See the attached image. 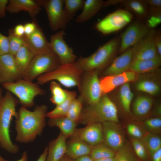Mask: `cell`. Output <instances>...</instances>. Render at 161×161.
Wrapping results in <instances>:
<instances>
[{"mask_svg":"<svg viewBox=\"0 0 161 161\" xmlns=\"http://www.w3.org/2000/svg\"><path fill=\"white\" fill-rule=\"evenodd\" d=\"M147 5L148 4L150 7L161 8V0H143Z\"/></svg>","mask_w":161,"mask_h":161,"instance_id":"cell-48","label":"cell"},{"mask_svg":"<svg viewBox=\"0 0 161 161\" xmlns=\"http://www.w3.org/2000/svg\"><path fill=\"white\" fill-rule=\"evenodd\" d=\"M140 161H142V160H140Z\"/></svg>","mask_w":161,"mask_h":161,"instance_id":"cell-57","label":"cell"},{"mask_svg":"<svg viewBox=\"0 0 161 161\" xmlns=\"http://www.w3.org/2000/svg\"><path fill=\"white\" fill-rule=\"evenodd\" d=\"M65 34L64 30H60L51 36L49 41L51 50L58 56L61 64L75 62L77 58L72 49L64 40Z\"/></svg>","mask_w":161,"mask_h":161,"instance_id":"cell-12","label":"cell"},{"mask_svg":"<svg viewBox=\"0 0 161 161\" xmlns=\"http://www.w3.org/2000/svg\"><path fill=\"white\" fill-rule=\"evenodd\" d=\"M0 161H8L7 160L4 159L0 155Z\"/></svg>","mask_w":161,"mask_h":161,"instance_id":"cell-56","label":"cell"},{"mask_svg":"<svg viewBox=\"0 0 161 161\" xmlns=\"http://www.w3.org/2000/svg\"><path fill=\"white\" fill-rule=\"evenodd\" d=\"M37 24L35 21L27 22L24 25L25 35L29 36L35 30Z\"/></svg>","mask_w":161,"mask_h":161,"instance_id":"cell-44","label":"cell"},{"mask_svg":"<svg viewBox=\"0 0 161 161\" xmlns=\"http://www.w3.org/2000/svg\"><path fill=\"white\" fill-rule=\"evenodd\" d=\"M132 59V49L131 47L113 60L103 71V76L118 74L128 71Z\"/></svg>","mask_w":161,"mask_h":161,"instance_id":"cell-19","label":"cell"},{"mask_svg":"<svg viewBox=\"0 0 161 161\" xmlns=\"http://www.w3.org/2000/svg\"><path fill=\"white\" fill-rule=\"evenodd\" d=\"M66 140L60 132L56 139L49 142L46 161H60L66 153Z\"/></svg>","mask_w":161,"mask_h":161,"instance_id":"cell-22","label":"cell"},{"mask_svg":"<svg viewBox=\"0 0 161 161\" xmlns=\"http://www.w3.org/2000/svg\"><path fill=\"white\" fill-rule=\"evenodd\" d=\"M133 97L129 83L121 85L120 89L119 97L122 107L126 112H130L131 103Z\"/></svg>","mask_w":161,"mask_h":161,"instance_id":"cell-33","label":"cell"},{"mask_svg":"<svg viewBox=\"0 0 161 161\" xmlns=\"http://www.w3.org/2000/svg\"><path fill=\"white\" fill-rule=\"evenodd\" d=\"M3 97L2 96V92L1 88L0 87V103L3 98Z\"/></svg>","mask_w":161,"mask_h":161,"instance_id":"cell-55","label":"cell"},{"mask_svg":"<svg viewBox=\"0 0 161 161\" xmlns=\"http://www.w3.org/2000/svg\"><path fill=\"white\" fill-rule=\"evenodd\" d=\"M151 157L152 161H161V148L155 151Z\"/></svg>","mask_w":161,"mask_h":161,"instance_id":"cell-49","label":"cell"},{"mask_svg":"<svg viewBox=\"0 0 161 161\" xmlns=\"http://www.w3.org/2000/svg\"><path fill=\"white\" fill-rule=\"evenodd\" d=\"M131 143L133 150L138 158L141 160L148 161V153L142 140L132 137Z\"/></svg>","mask_w":161,"mask_h":161,"instance_id":"cell-40","label":"cell"},{"mask_svg":"<svg viewBox=\"0 0 161 161\" xmlns=\"http://www.w3.org/2000/svg\"><path fill=\"white\" fill-rule=\"evenodd\" d=\"M132 14L129 10L119 9L111 13L98 22L96 25L97 30L104 35L118 31L132 21Z\"/></svg>","mask_w":161,"mask_h":161,"instance_id":"cell-10","label":"cell"},{"mask_svg":"<svg viewBox=\"0 0 161 161\" xmlns=\"http://www.w3.org/2000/svg\"><path fill=\"white\" fill-rule=\"evenodd\" d=\"M23 37H20L15 35L13 33V29L8 30L7 37L9 42V53L14 55L21 47L25 45Z\"/></svg>","mask_w":161,"mask_h":161,"instance_id":"cell-38","label":"cell"},{"mask_svg":"<svg viewBox=\"0 0 161 161\" xmlns=\"http://www.w3.org/2000/svg\"><path fill=\"white\" fill-rule=\"evenodd\" d=\"M141 140L150 156L161 148V138L158 134L148 132L144 134Z\"/></svg>","mask_w":161,"mask_h":161,"instance_id":"cell-31","label":"cell"},{"mask_svg":"<svg viewBox=\"0 0 161 161\" xmlns=\"http://www.w3.org/2000/svg\"><path fill=\"white\" fill-rule=\"evenodd\" d=\"M152 99L149 96H140L135 100L133 106V111L137 116H141L147 114L153 105Z\"/></svg>","mask_w":161,"mask_h":161,"instance_id":"cell-29","label":"cell"},{"mask_svg":"<svg viewBox=\"0 0 161 161\" xmlns=\"http://www.w3.org/2000/svg\"><path fill=\"white\" fill-rule=\"evenodd\" d=\"M8 2V0H0V18L4 16Z\"/></svg>","mask_w":161,"mask_h":161,"instance_id":"cell-47","label":"cell"},{"mask_svg":"<svg viewBox=\"0 0 161 161\" xmlns=\"http://www.w3.org/2000/svg\"><path fill=\"white\" fill-rule=\"evenodd\" d=\"M116 152L104 142L92 146L89 155L94 160L114 157Z\"/></svg>","mask_w":161,"mask_h":161,"instance_id":"cell-30","label":"cell"},{"mask_svg":"<svg viewBox=\"0 0 161 161\" xmlns=\"http://www.w3.org/2000/svg\"><path fill=\"white\" fill-rule=\"evenodd\" d=\"M66 155L74 160L82 156L89 155L92 146L73 135L66 142Z\"/></svg>","mask_w":161,"mask_h":161,"instance_id":"cell-21","label":"cell"},{"mask_svg":"<svg viewBox=\"0 0 161 161\" xmlns=\"http://www.w3.org/2000/svg\"><path fill=\"white\" fill-rule=\"evenodd\" d=\"M76 96L75 91L67 90V96L66 100L61 104L56 106L52 110L47 112L46 117L51 118L66 116L70 104L76 98Z\"/></svg>","mask_w":161,"mask_h":161,"instance_id":"cell-28","label":"cell"},{"mask_svg":"<svg viewBox=\"0 0 161 161\" xmlns=\"http://www.w3.org/2000/svg\"><path fill=\"white\" fill-rule=\"evenodd\" d=\"M146 18L145 25L148 28L154 30L161 23V8L150 7Z\"/></svg>","mask_w":161,"mask_h":161,"instance_id":"cell-36","label":"cell"},{"mask_svg":"<svg viewBox=\"0 0 161 161\" xmlns=\"http://www.w3.org/2000/svg\"><path fill=\"white\" fill-rule=\"evenodd\" d=\"M23 37L25 45L35 55L45 54L52 51L49 41L38 24L33 33L28 36L24 35Z\"/></svg>","mask_w":161,"mask_h":161,"instance_id":"cell-15","label":"cell"},{"mask_svg":"<svg viewBox=\"0 0 161 161\" xmlns=\"http://www.w3.org/2000/svg\"><path fill=\"white\" fill-rule=\"evenodd\" d=\"M9 42L7 36L0 32V56L9 53Z\"/></svg>","mask_w":161,"mask_h":161,"instance_id":"cell-43","label":"cell"},{"mask_svg":"<svg viewBox=\"0 0 161 161\" xmlns=\"http://www.w3.org/2000/svg\"><path fill=\"white\" fill-rule=\"evenodd\" d=\"M94 161H116L114 157H108L103 158Z\"/></svg>","mask_w":161,"mask_h":161,"instance_id":"cell-53","label":"cell"},{"mask_svg":"<svg viewBox=\"0 0 161 161\" xmlns=\"http://www.w3.org/2000/svg\"><path fill=\"white\" fill-rule=\"evenodd\" d=\"M98 73L97 71L83 73L78 90L79 96L86 106L95 104L103 95L100 88Z\"/></svg>","mask_w":161,"mask_h":161,"instance_id":"cell-8","label":"cell"},{"mask_svg":"<svg viewBox=\"0 0 161 161\" xmlns=\"http://www.w3.org/2000/svg\"><path fill=\"white\" fill-rule=\"evenodd\" d=\"M28 155L27 151H25L22 153L20 159L16 161H27Z\"/></svg>","mask_w":161,"mask_h":161,"instance_id":"cell-52","label":"cell"},{"mask_svg":"<svg viewBox=\"0 0 161 161\" xmlns=\"http://www.w3.org/2000/svg\"><path fill=\"white\" fill-rule=\"evenodd\" d=\"M136 88L139 91L152 95L158 94L160 90V87L157 83L148 80L139 81L136 84Z\"/></svg>","mask_w":161,"mask_h":161,"instance_id":"cell-37","label":"cell"},{"mask_svg":"<svg viewBox=\"0 0 161 161\" xmlns=\"http://www.w3.org/2000/svg\"><path fill=\"white\" fill-rule=\"evenodd\" d=\"M84 0H64V9L70 20L75 16L76 12L82 9Z\"/></svg>","mask_w":161,"mask_h":161,"instance_id":"cell-39","label":"cell"},{"mask_svg":"<svg viewBox=\"0 0 161 161\" xmlns=\"http://www.w3.org/2000/svg\"><path fill=\"white\" fill-rule=\"evenodd\" d=\"M117 108L106 95L95 104L83 108L78 123L84 125L105 122H119Z\"/></svg>","mask_w":161,"mask_h":161,"instance_id":"cell-4","label":"cell"},{"mask_svg":"<svg viewBox=\"0 0 161 161\" xmlns=\"http://www.w3.org/2000/svg\"><path fill=\"white\" fill-rule=\"evenodd\" d=\"M48 152V147L47 146L36 161H46Z\"/></svg>","mask_w":161,"mask_h":161,"instance_id":"cell-50","label":"cell"},{"mask_svg":"<svg viewBox=\"0 0 161 161\" xmlns=\"http://www.w3.org/2000/svg\"><path fill=\"white\" fill-rule=\"evenodd\" d=\"M83 104L79 96L75 98L70 104L66 116L78 123L83 109Z\"/></svg>","mask_w":161,"mask_h":161,"instance_id":"cell-34","label":"cell"},{"mask_svg":"<svg viewBox=\"0 0 161 161\" xmlns=\"http://www.w3.org/2000/svg\"><path fill=\"white\" fill-rule=\"evenodd\" d=\"M117 123L112 122L102 123L103 142L115 152L125 144L123 134Z\"/></svg>","mask_w":161,"mask_h":161,"instance_id":"cell-14","label":"cell"},{"mask_svg":"<svg viewBox=\"0 0 161 161\" xmlns=\"http://www.w3.org/2000/svg\"><path fill=\"white\" fill-rule=\"evenodd\" d=\"M103 4L101 0H85L82 11L76 18V22L81 23L89 20L103 7Z\"/></svg>","mask_w":161,"mask_h":161,"instance_id":"cell-25","label":"cell"},{"mask_svg":"<svg viewBox=\"0 0 161 161\" xmlns=\"http://www.w3.org/2000/svg\"><path fill=\"white\" fill-rule=\"evenodd\" d=\"M127 130L129 134L134 138L141 139L144 135L140 128L134 124H129Z\"/></svg>","mask_w":161,"mask_h":161,"instance_id":"cell-42","label":"cell"},{"mask_svg":"<svg viewBox=\"0 0 161 161\" xmlns=\"http://www.w3.org/2000/svg\"><path fill=\"white\" fill-rule=\"evenodd\" d=\"M37 1L46 12L51 30H64L71 20L64 9V0Z\"/></svg>","mask_w":161,"mask_h":161,"instance_id":"cell-9","label":"cell"},{"mask_svg":"<svg viewBox=\"0 0 161 161\" xmlns=\"http://www.w3.org/2000/svg\"><path fill=\"white\" fill-rule=\"evenodd\" d=\"M50 89L51 96L50 101L56 106L63 103L67 96V90L63 89L60 84L55 81H51Z\"/></svg>","mask_w":161,"mask_h":161,"instance_id":"cell-32","label":"cell"},{"mask_svg":"<svg viewBox=\"0 0 161 161\" xmlns=\"http://www.w3.org/2000/svg\"><path fill=\"white\" fill-rule=\"evenodd\" d=\"M73 135L92 146L103 142L102 123H92L86 125L83 128L76 129Z\"/></svg>","mask_w":161,"mask_h":161,"instance_id":"cell-16","label":"cell"},{"mask_svg":"<svg viewBox=\"0 0 161 161\" xmlns=\"http://www.w3.org/2000/svg\"><path fill=\"white\" fill-rule=\"evenodd\" d=\"M48 123L50 126L58 127L66 139L73 135L78 123L66 116L49 118Z\"/></svg>","mask_w":161,"mask_h":161,"instance_id":"cell-23","label":"cell"},{"mask_svg":"<svg viewBox=\"0 0 161 161\" xmlns=\"http://www.w3.org/2000/svg\"><path fill=\"white\" fill-rule=\"evenodd\" d=\"M149 30L145 24L140 22L131 24L122 35L119 53L121 54L137 44L147 35Z\"/></svg>","mask_w":161,"mask_h":161,"instance_id":"cell-11","label":"cell"},{"mask_svg":"<svg viewBox=\"0 0 161 161\" xmlns=\"http://www.w3.org/2000/svg\"><path fill=\"white\" fill-rule=\"evenodd\" d=\"M35 55L25 45L21 47L14 55L16 68L22 78Z\"/></svg>","mask_w":161,"mask_h":161,"instance_id":"cell-24","label":"cell"},{"mask_svg":"<svg viewBox=\"0 0 161 161\" xmlns=\"http://www.w3.org/2000/svg\"><path fill=\"white\" fill-rule=\"evenodd\" d=\"M156 30H150L147 35L133 46L132 60L152 59L160 57L154 42Z\"/></svg>","mask_w":161,"mask_h":161,"instance_id":"cell-13","label":"cell"},{"mask_svg":"<svg viewBox=\"0 0 161 161\" xmlns=\"http://www.w3.org/2000/svg\"><path fill=\"white\" fill-rule=\"evenodd\" d=\"M114 157L116 161H140L132 148L126 143L116 152Z\"/></svg>","mask_w":161,"mask_h":161,"instance_id":"cell-35","label":"cell"},{"mask_svg":"<svg viewBox=\"0 0 161 161\" xmlns=\"http://www.w3.org/2000/svg\"><path fill=\"white\" fill-rule=\"evenodd\" d=\"M120 38H113L100 47L92 54L80 57L76 61L83 72L104 70L112 62L118 51Z\"/></svg>","mask_w":161,"mask_h":161,"instance_id":"cell-2","label":"cell"},{"mask_svg":"<svg viewBox=\"0 0 161 161\" xmlns=\"http://www.w3.org/2000/svg\"><path fill=\"white\" fill-rule=\"evenodd\" d=\"M18 102L12 94L7 91L0 103V145L12 154H16L19 150L18 146L11 141L10 134L11 120L17 115L16 108Z\"/></svg>","mask_w":161,"mask_h":161,"instance_id":"cell-3","label":"cell"},{"mask_svg":"<svg viewBox=\"0 0 161 161\" xmlns=\"http://www.w3.org/2000/svg\"><path fill=\"white\" fill-rule=\"evenodd\" d=\"M76 161H94L89 155H84L76 160Z\"/></svg>","mask_w":161,"mask_h":161,"instance_id":"cell-51","label":"cell"},{"mask_svg":"<svg viewBox=\"0 0 161 161\" xmlns=\"http://www.w3.org/2000/svg\"><path fill=\"white\" fill-rule=\"evenodd\" d=\"M21 78L16 68L14 55L8 53L0 56V83L14 82Z\"/></svg>","mask_w":161,"mask_h":161,"instance_id":"cell-17","label":"cell"},{"mask_svg":"<svg viewBox=\"0 0 161 161\" xmlns=\"http://www.w3.org/2000/svg\"><path fill=\"white\" fill-rule=\"evenodd\" d=\"M47 112L44 104L37 106L33 111L21 106L16 118V141L24 143L32 142L41 134L46 125Z\"/></svg>","mask_w":161,"mask_h":161,"instance_id":"cell-1","label":"cell"},{"mask_svg":"<svg viewBox=\"0 0 161 161\" xmlns=\"http://www.w3.org/2000/svg\"><path fill=\"white\" fill-rule=\"evenodd\" d=\"M154 42L158 55L161 58V32L160 30L156 31Z\"/></svg>","mask_w":161,"mask_h":161,"instance_id":"cell-45","label":"cell"},{"mask_svg":"<svg viewBox=\"0 0 161 161\" xmlns=\"http://www.w3.org/2000/svg\"><path fill=\"white\" fill-rule=\"evenodd\" d=\"M161 58L144 60H132L129 70L135 73H144L153 72L160 66Z\"/></svg>","mask_w":161,"mask_h":161,"instance_id":"cell-26","label":"cell"},{"mask_svg":"<svg viewBox=\"0 0 161 161\" xmlns=\"http://www.w3.org/2000/svg\"><path fill=\"white\" fill-rule=\"evenodd\" d=\"M14 34L16 36L22 37L25 35L24 25L21 24L17 25L13 29Z\"/></svg>","mask_w":161,"mask_h":161,"instance_id":"cell-46","label":"cell"},{"mask_svg":"<svg viewBox=\"0 0 161 161\" xmlns=\"http://www.w3.org/2000/svg\"><path fill=\"white\" fill-rule=\"evenodd\" d=\"M41 6L37 0H9L6 11L10 13H16L24 10L32 18L40 11Z\"/></svg>","mask_w":161,"mask_h":161,"instance_id":"cell-20","label":"cell"},{"mask_svg":"<svg viewBox=\"0 0 161 161\" xmlns=\"http://www.w3.org/2000/svg\"><path fill=\"white\" fill-rule=\"evenodd\" d=\"M137 75L131 71L113 75L103 76L100 80V86L103 95L111 92L117 87L135 80Z\"/></svg>","mask_w":161,"mask_h":161,"instance_id":"cell-18","label":"cell"},{"mask_svg":"<svg viewBox=\"0 0 161 161\" xmlns=\"http://www.w3.org/2000/svg\"><path fill=\"white\" fill-rule=\"evenodd\" d=\"M60 161H76V160L73 159H71L66 155L61 159Z\"/></svg>","mask_w":161,"mask_h":161,"instance_id":"cell-54","label":"cell"},{"mask_svg":"<svg viewBox=\"0 0 161 161\" xmlns=\"http://www.w3.org/2000/svg\"><path fill=\"white\" fill-rule=\"evenodd\" d=\"M83 73L76 62L61 64L55 70L37 77L36 83L39 85H43L56 80L65 87H76L79 90Z\"/></svg>","mask_w":161,"mask_h":161,"instance_id":"cell-5","label":"cell"},{"mask_svg":"<svg viewBox=\"0 0 161 161\" xmlns=\"http://www.w3.org/2000/svg\"><path fill=\"white\" fill-rule=\"evenodd\" d=\"M61 64L58 57L52 51L35 55L22 79L32 81L40 75L55 70Z\"/></svg>","mask_w":161,"mask_h":161,"instance_id":"cell-7","label":"cell"},{"mask_svg":"<svg viewBox=\"0 0 161 161\" xmlns=\"http://www.w3.org/2000/svg\"><path fill=\"white\" fill-rule=\"evenodd\" d=\"M3 87L18 98L22 106L26 108L34 105V99L37 96L45 95L44 90L36 83L20 79L14 82L4 83Z\"/></svg>","mask_w":161,"mask_h":161,"instance_id":"cell-6","label":"cell"},{"mask_svg":"<svg viewBox=\"0 0 161 161\" xmlns=\"http://www.w3.org/2000/svg\"><path fill=\"white\" fill-rule=\"evenodd\" d=\"M144 125L148 132L158 134L161 131V119L160 117L148 119L144 122Z\"/></svg>","mask_w":161,"mask_h":161,"instance_id":"cell-41","label":"cell"},{"mask_svg":"<svg viewBox=\"0 0 161 161\" xmlns=\"http://www.w3.org/2000/svg\"><path fill=\"white\" fill-rule=\"evenodd\" d=\"M116 4H120L142 18H146L149 8L143 0H116Z\"/></svg>","mask_w":161,"mask_h":161,"instance_id":"cell-27","label":"cell"}]
</instances>
